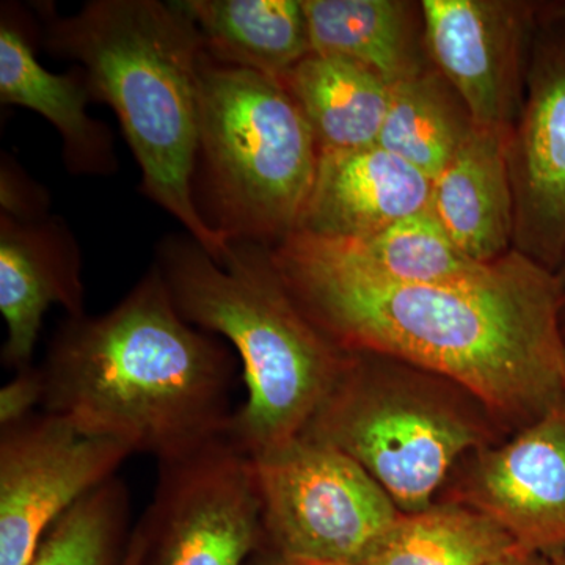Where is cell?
<instances>
[{
    "label": "cell",
    "mask_w": 565,
    "mask_h": 565,
    "mask_svg": "<svg viewBox=\"0 0 565 565\" xmlns=\"http://www.w3.org/2000/svg\"><path fill=\"white\" fill-rule=\"evenodd\" d=\"M273 256L300 308L345 352L418 364L505 414L541 416L565 399V292L556 274L525 253L430 285L364 277L297 233Z\"/></svg>",
    "instance_id": "cell-1"
},
{
    "label": "cell",
    "mask_w": 565,
    "mask_h": 565,
    "mask_svg": "<svg viewBox=\"0 0 565 565\" xmlns=\"http://www.w3.org/2000/svg\"><path fill=\"white\" fill-rule=\"evenodd\" d=\"M237 360L182 318L154 264L107 313L58 327L39 366L41 411L172 462L228 435Z\"/></svg>",
    "instance_id": "cell-2"
},
{
    "label": "cell",
    "mask_w": 565,
    "mask_h": 565,
    "mask_svg": "<svg viewBox=\"0 0 565 565\" xmlns=\"http://www.w3.org/2000/svg\"><path fill=\"white\" fill-rule=\"evenodd\" d=\"M36 11L44 47L79 63L92 98L117 114L145 195L221 259L230 241L204 221L193 193L206 47L191 18L159 0H93L70 17L50 3Z\"/></svg>",
    "instance_id": "cell-3"
},
{
    "label": "cell",
    "mask_w": 565,
    "mask_h": 565,
    "mask_svg": "<svg viewBox=\"0 0 565 565\" xmlns=\"http://www.w3.org/2000/svg\"><path fill=\"white\" fill-rule=\"evenodd\" d=\"M156 266L182 318L222 337L243 363L247 399L230 426L234 444L255 459L300 437L349 355L294 299L273 248L230 241L215 262L191 236H172Z\"/></svg>",
    "instance_id": "cell-4"
},
{
    "label": "cell",
    "mask_w": 565,
    "mask_h": 565,
    "mask_svg": "<svg viewBox=\"0 0 565 565\" xmlns=\"http://www.w3.org/2000/svg\"><path fill=\"white\" fill-rule=\"evenodd\" d=\"M199 154L207 223L228 241L280 245L299 228L319 147L280 81L204 55Z\"/></svg>",
    "instance_id": "cell-5"
},
{
    "label": "cell",
    "mask_w": 565,
    "mask_h": 565,
    "mask_svg": "<svg viewBox=\"0 0 565 565\" xmlns=\"http://www.w3.org/2000/svg\"><path fill=\"white\" fill-rule=\"evenodd\" d=\"M302 435L362 465L401 514L430 508L449 468L479 437L462 415L407 392L384 390L353 359Z\"/></svg>",
    "instance_id": "cell-6"
},
{
    "label": "cell",
    "mask_w": 565,
    "mask_h": 565,
    "mask_svg": "<svg viewBox=\"0 0 565 565\" xmlns=\"http://www.w3.org/2000/svg\"><path fill=\"white\" fill-rule=\"evenodd\" d=\"M263 548L308 563L356 565L399 519L388 493L340 449L300 435L255 457Z\"/></svg>",
    "instance_id": "cell-7"
},
{
    "label": "cell",
    "mask_w": 565,
    "mask_h": 565,
    "mask_svg": "<svg viewBox=\"0 0 565 565\" xmlns=\"http://www.w3.org/2000/svg\"><path fill=\"white\" fill-rule=\"evenodd\" d=\"M158 470L151 503L134 527L141 565H247L263 545L252 457L225 435Z\"/></svg>",
    "instance_id": "cell-8"
},
{
    "label": "cell",
    "mask_w": 565,
    "mask_h": 565,
    "mask_svg": "<svg viewBox=\"0 0 565 565\" xmlns=\"http://www.w3.org/2000/svg\"><path fill=\"white\" fill-rule=\"evenodd\" d=\"M129 456L43 411L0 426V565H32L50 527Z\"/></svg>",
    "instance_id": "cell-9"
},
{
    "label": "cell",
    "mask_w": 565,
    "mask_h": 565,
    "mask_svg": "<svg viewBox=\"0 0 565 565\" xmlns=\"http://www.w3.org/2000/svg\"><path fill=\"white\" fill-rule=\"evenodd\" d=\"M535 51L509 169L520 252L556 274L565 252V21Z\"/></svg>",
    "instance_id": "cell-10"
},
{
    "label": "cell",
    "mask_w": 565,
    "mask_h": 565,
    "mask_svg": "<svg viewBox=\"0 0 565 565\" xmlns=\"http://www.w3.org/2000/svg\"><path fill=\"white\" fill-rule=\"evenodd\" d=\"M468 497L520 552L559 555L565 548V399L511 444L479 457Z\"/></svg>",
    "instance_id": "cell-11"
},
{
    "label": "cell",
    "mask_w": 565,
    "mask_h": 565,
    "mask_svg": "<svg viewBox=\"0 0 565 565\" xmlns=\"http://www.w3.org/2000/svg\"><path fill=\"white\" fill-rule=\"evenodd\" d=\"M422 10L427 50L476 128L508 132L519 98V9L489 0H424Z\"/></svg>",
    "instance_id": "cell-12"
},
{
    "label": "cell",
    "mask_w": 565,
    "mask_h": 565,
    "mask_svg": "<svg viewBox=\"0 0 565 565\" xmlns=\"http://www.w3.org/2000/svg\"><path fill=\"white\" fill-rule=\"evenodd\" d=\"M61 305L70 318L85 313L79 245L61 218L0 221V311L7 323L2 364L14 373L29 370L43 316Z\"/></svg>",
    "instance_id": "cell-13"
},
{
    "label": "cell",
    "mask_w": 565,
    "mask_h": 565,
    "mask_svg": "<svg viewBox=\"0 0 565 565\" xmlns=\"http://www.w3.org/2000/svg\"><path fill=\"white\" fill-rule=\"evenodd\" d=\"M430 191L426 174L379 145L319 152L313 191L296 233L362 239L426 210Z\"/></svg>",
    "instance_id": "cell-14"
},
{
    "label": "cell",
    "mask_w": 565,
    "mask_h": 565,
    "mask_svg": "<svg viewBox=\"0 0 565 565\" xmlns=\"http://www.w3.org/2000/svg\"><path fill=\"white\" fill-rule=\"evenodd\" d=\"M429 210L473 262L489 264L508 255L515 236L508 132L475 126L433 181Z\"/></svg>",
    "instance_id": "cell-15"
},
{
    "label": "cell",
    "mask_w": 565,
    "mask_h": 565,
    "mask_svg": "<svg viewBox=\"0 0 565 565\" xmlns=\"http://www.w3.org/2000/svg\"><path fill=\"white\" fill-rule=\"evenodd\" d=\"M92 93L84 71L52 74L40 65L20 29L0 28V102L39 111L61 132L68 172L109 174L117 170L109 128L87 111Z\"/></svg>",
    "instance_id": "cell-16"
},
{
    "label": "cell",
    "mask_w": 565,
    "mask_h": 565,
    "mask_svg": "<svg viewBox=\"0 0 565 565\" xmlns=\"http://www.w3.org/2000/svg\"><path fill=\"white\" fill-rule=\"evenodd\" d=\"M202 33L215 62L281 81L311 47L300 0H184L178 2Z\"/></svg>",
    "instance_id": "cell-17"
},
{
    "label": "cell",
    "mask_w": 565,
    "mask_h": 565,
    "mask_svg": "<svg viewBox=\"0 0 565 565\" xmlns=\"http://www.w3.org/2000/svg\"><path fill=\"white\" fill-rule=\"evenodd\" d=\"M313 129L319 152L377 145L392 102V85L360 63L310 55L280 81Z\"/></svg>",
    "instance_id": "cell-18"
},
{
    "label": "cell",
    "mask_w": 565,
    "mask_h": 565,
    "mask_svg": "<svg viewBox=\"0 0 565 565\" xmlns=\"http://www.w3.org/2000/svg\"><path fill=\"white\" fill-rule=\"evenodd\" d=\"M297 234L330 262L397 285L460 280L486 266L457 247L429 206L362 239L327 241Z\"/></svg>",
    "instance_id": "cell-19"
},
{
    "label": "cell",
    "mask_w": 565,
    "mask_h": 565,
    "mask_svg": "<svg viewBox=\"0 0 565 565\" xmlns=\"http://www.w3.org/2000/svg\"><path fill=\"white\" fill-rule=\"evenodd\" d=\"M311 47L373 71L386 84L422 73L407 3L396 0H303Z\"/></svg>",
    "instance_id": "cell-20"
},
{
    "label": "cell",
    "mask_w": 565,
    "mask_h": 565,
    "mask_svg": "<svg viewBox=\"0 0 565 565\" xmlns=\"http://www.w3.org/2000/svg\"><path fill=\"white\" fill-rule=\"evenodd\" d=\"M520 552L511 535L471 505L401 514L356 565H492Z\"/></svg>",
    "instance_id": "cell-21"
},
{
    "label": "cell",
    "mask_w": 565,
    "mask_h": 565,
    "mask_svg": "<svg viewBox=\"0 0 565 565\" xmlns=\"http://www.w3.org/2000/svg\"><path fill=\"white\" fill-rule=\"evenodd\" d=\"M473 128L459 96L449 95L448 82L422 71L392 85V102L377 145L434 181Z\"/></svg>",
    "instance_id": "cell-22"
},
{
    "label": "cell",
    "mask_w": 565,
    "mask_h": 565,
    "mask_svg": "<svg viewBox=\"0 0 565 565\" xmlns=\"http://www.w3.org/2000/svg\"><path fill=\"white\" fill-rule=\"evenodd\" d=\"M129 516L128 487L115 476L50 527L32 565H122L132 537Z\"/></svg>",
    "instance_id": "cell-23"
},
{
    "label": "cell",
    "mask_w": 565,
    "mask_h": 565,
    "mask_svg": "<svg viewBox=\"0 0 565 565\" xmlns=\"http://www.w3.org/2000/svg\"><path fill=\"white\" fill-rule=\"evenodd\" d=\"M41 401L43 381L40 367L32 366L21 373H14V377L9 384L3 385L0 392V426L20 422L35 414V408H41Z\"/></svg>",
    "instance_id": "cell-24"
},
{
    "label": "cell",
    "mask_w": 565,
    "mask_h": 565,
    "mask_svg": "<svg viewBox=\"0 0 565 565\" xmlns=\"http://www.w3.org/2000/svg\"><path fill=\"white\" fill-rule=\"evenodd\" d=\"M247 565H326L308 563V561L292 559L278 555V553L270 552V550L259 548L248 561Z\"/></svg>",
    "instance_id": "cell-25"
},
{
    "label": "cell",
    "mask_w": 565,
    "mask_h": 565,
    "mask_svg": "<svg viewBox=\"0 0 565 565\" xmlns=\"http://www.w3.org/2000/svg\"><path fill=\"white\" fill-rule=\"evenodd\" d=\"M141 559H143V553H141L140 539L139 535L132 533L131 544H129L122 565H141Z\"/></svg>",
    "instance_id": "cell-26"
},
{
    "label": "cell",
    "mask_w": 565,
    "mask_h": 565,
    "mask_svg": "<svg viewBox=\"0 0 565 565\" xmlns=\"http://www.w3.org/2000/svg\"><path fill=\"white\" fill-rule=\"evenodd\" d=\"M523 565H565V553L550 557L526 555Z\"/></svg>",
    "instance_id": "cell-27"
},
{
    "label": "cell",
    "mask_w": 565,
    "mask_h": 565,
    "mask_svg": "<svg viewBox=\"0 0 565 565\" xmlns=\"http://www.w3.org/2000/svg\"><path fill=\"white\" fill-rule=\"evenodd\" d=\"M525 556L526 555L523 552H515L492 565H523V559H525Z\"/></svg>",
    "instance_id": "cell-28"
},
{
    "label": "cell",
    "mask_w": 565,
    "mask_h": 565,
    "mask_svg": "<svg viewBox=\"0 0 565 565\" xmlns=\"http://www.w3.org/2000/svg\"><path fill=\"white\" fill-rule=\"evenodd\" d=\"M552 18L553 20H564L565 21V2L557 3L556 7H552Z\"/></svg>",
    "instance_id": "cell-29"
},
{
    "label": "cell",
    "mask_w": 565,
    "mask_h": 565,
    "mask_svg": "<svg viewBox=\"0 0 565 565\" xmlns=\"http://www.w3.org/2000/svg\"><path fill=\"white\" fill-rule=\"evenodd\" d=\"M557 280H559L561 286H563L565 292V252L563 256V262H561L559 267L556 270Z\"/></svg>",
    "instance_id": "cell-30"
},
{
    "label": "cell",
    "mask_w": 565,
    "mask_h": 565,
    "mask_svg": "<svg viewBox=\"0 0 565 565\" xmlns=\"http://www.w3.org/2000/svg\"><path fill=\"white\" fill-rule=\"evenodd\" d=\"M563 307L565 308V297H564V305H563Z\"/></svg>",
    "instance_id": "cell-31"
}]
</instances>
